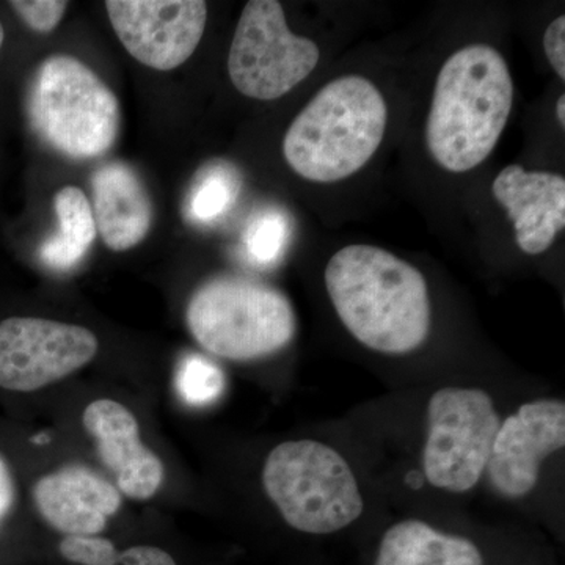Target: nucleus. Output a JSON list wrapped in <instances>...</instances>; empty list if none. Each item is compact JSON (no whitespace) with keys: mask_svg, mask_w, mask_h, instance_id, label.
I'll use <instances>...</instances> for the list:
<instances>
[{"mask_svg":"<svg viewBox=\"0 0 565 565\" xmlns=\"http://www.w3.org/2000/svg\"><path fill=\"white\" fill-rule=\"evenodd\" d=\"M327 294L344 329L370 351L407 355L433 329V302L422 270L374 245H348L323 273Z\"/></svg>","mask_w":565,"mask_h":565,"instance_id":"f257e3e1","label":"nucleus"},{"mask_svg":"<svg viewBox=\"0 0 565 565\" xmlns=\"http://www.w3.org/2000/svg\"><path fill=\"white\" fill-rule=\"evenodd\" d=\"M514 104V81L489 44L455 52L435 82L426 122L427 150L451 173H467L492 154Z\"/></svg>","mask_w":565,"mask_h":565,"instance_id":"f03ea898","label":"nucleus"},{"mask_svg":"<svg viewBox=\"0 0 565 565\" xmlns=\"http://www.w3.org/2000/svg\"><path fill=\"white\" fill-rule=\"evenodd\" d=\"M388 107L374 82L338 77L316 93L282 139L292 172L311 182H338L360 172L381 148Z\"/></svg>","mask_w":565,"mask_h":565,"instance_id":"7ed1b4c3","label":"nucleus"},{"mask_svg":"<svg viewBox=\"0 0 565 565\" xmlns=\"http://www.w3.org/2000/svg\"><path fill=\"white\" fill-rule=\"evenodd\" d=\"M33 132L73 161H92L114 148L120 132L117 95L79 58L55 54L33 74L28 95Z\"/></svg>","mask_w":565,"mask_h":565,"instance_id":"20e7f679","label":"nucleus"},{"mask_svg":"<svg viewBox=\"0 0 565 565\" xmlns=\"http://www.w3.org/2000/svg\"><path fill=\"white\" fill-rule=\"evenodd\" d=\"M262 478L270 503L299 533H341L363 515L364 498L351 463L323 441L299 438L275 446Z\"/></svg>","mask_w":565,"mask_h":565,"instance_id":"39448f33","label":"nucleus"},{"mask_svg":"<svg viewBox=\"0 0 565 565\" xmlns=\"http://www.w3.org/2000/svg\"><path fill=\"white\" fill-rule=\"evenodd\" d=\"M185 321L204 351L234 362L274 355L297 332L291 300L274 286L239 275H218L199 286Z\"/></svg>","mask_w":565,"mask_h":565,"instance_id":"423d86ee","label":"nucleus"},{"mask_svg":"<svg viewBox=\"0 0 565 565\" xmlns=\"http://www.w3.org/2000/svg\"><path fill=\"white\" fill-rule=\"evenodd\" d=\"M501 416L492 394L479 386L435 390L426 405L423 476L435 490L467 494L481 484Z\"/></svg>","mask_w":565,"mask_h":565,"instance_id":"0eeeda50","label":"nucleus"},{"mask_svg":"<svg viewBox=\"0 0 565 565\" xmlns=\"http://www.w3.org/2000/svg\"><path fill=\"white\" fill-rule=\"evenodd\" d=\"M319 58L318 44L288 28L280 2L250 0L230 46V79L241 95L274 102L307 79Z\"/></svg>","mask_w":565,"mask_h":565,"instance_id":"6e6552de","label":"nucleus"},{"mask_svg":"<svg viewBox=\"0 0 565 565\" xmlns=\"http://www.w3.org/2000/svg\"><path fill=\"white\" fill-rule=\"evenodd\" d=\"M98 349V338L85 327L41 318L3 319L0 386L36 392L90 363Z\"/></svg>","mask_w":565,"mask_h":565,"instance_id":"1a4fd4ad","label":"nucleus"},{"mask_svg":"<svg viewBox=\"0 0 565 565\" xmlns=\"http://www.w3.org/2000/svg\"><path fill=\"white\" fill-rule=\"evenodd\" d=\"M564 446V399L526 401L501 419L484 478L498 497L523 500L537 487L545 460Z\"/></svg>","mask_w":565,"mask_h":565,"instance_id":"9d476101","label":"nucleus"},{"mask_svg":"<svg viewBox=\"0 0 565 565\" xmlns=\"http://www.w3.org/2000/svg\"><path fill=\"white\" fill-rule=\"evenodd\" d=\"M106 11L125 50L156 71L184 65L207 22L202 0H107Z\"/></svg>","mask_w":565,"mask_h":565,"instance_id":"9b49d317","label":"nucleus"},{"mask_svg":"<svg viewBox=\"0 0 565 565\" xmlns=\"http://www.w3.org/2000/svg\"><path fill=\"white\" fill-rule=\"evenodd\" d=\"M82 422L126 497L148 500L158 492L166 470L161 459L141 444L139 422L128 407L111 399L93 401Z\"/></svg>","mask_w":565,"mask_h":565,"instance_id":"f8f14e48","label":"nucleus"},{"mask_svg":"<svg viewBox=\"0 0 565 565\" xmlns=\"http://www.w3.org/2000/svg\"><path fill=\"white\" fill-rule=\"evenodd\" d=\"M493 196L514 222L515 241L526 255H542L565 226V178L550 172H526L508 166L498 173Z\"/></svg>","mask_w":565,"mask_h":565,"instance_id":"ddd939ff","label":"nucleus"},{"mask_svg":"<svg viewBox=\"0 0 565 565\" xmlns=\"http://www.w3.org/2000/svg\"><path fill=\"white\" fill-rule=\"evenodd\" d=\"M33 498L41 516L66 535L103 533L121 505V494L109 481L79 465L43 476Z\"/></svg>","mask_w":565,"mask_h":565,"instance_id":"4468645a","label":"nucleus"},{"mask_svg":"<svg viewBox=\"0 0 565 565\" xmlns=\"http://www.w3.org/2000/svg\"><path fill=\"white\" fill-rule=\"evenodd\" d=\"M93 217L111 252L143 243L152 226V202L139 174L128 163L111 161L92 177Z\"/></svg>","mask_w":565,"mask_h":565,"instance_id":"2eb2a0df","label":"nucleus"},{"mask_svg":"<svg viewBox=\"0 0 565 565\" xmlns=\"http://www.w3.org/2000/svg\"><path fill=\"white\" fill-rule=\"evenodd\" d=\"M373 565H486L471 539L445 533L419 519L393 523L382 534Z\"/></svg>","mask_w":565,"mask_h":565,"instance_id":"dca6fc26","label":"nucleus"},{"mask_svg":"<svg viewBox=\"0 0 565 565\" xmlns=\"http://www.w3.org/2000/svg\"><path fill=\"white\" fill-rule=\"evenodd\" d=\"M54 211L57 232L40 245L39 258L54 273H70L87 256L98 230L90 200L77 185H65L55 193Z\"/></svg>","mask_w":565,"mask_h":565,"instance_id":"f3484780","label":"nucleus"},{"mask_svg":"<svg viewBox=\"0 0 565 565\" xmlns=\"http://www.w3.org/2000/svg\"><path fill=\"white\" fill-rule=\"evenodd\" d=\"M237 173L225 163L207 167L196 178L188 200V214L196 223H211L232 210L239 193Z\"/></svg>","mask_w":565,"mask_h":565,"instance_id":"a211bd4d","label":"nucleus"},{"mask_svg":"<svg viewBox=\"0 0 565 565\" xmlns=\"http://www.w3.org/2000/svg\"><path fill=\"white\" fill-rule=\"evenodd\" d=\"M174 384L185 404L191 407H207L221 399L226 379L217 363L202 353L191 352L178 363Z\"/></svg>","mask_w":565,"mask_h":565,"instance_id":"6ab92c4d","label":"nucleus"},{"mask_svg":"<svg viewBox=\"0 0 565 565\" xmlns=\"http://www.w3.org/2000/svg\"><path fill=\"white\" fill-rule=\"evenodd\" d=\"M291 237V222L280 210H266L256 215L244 234L248 258L258 266H274L282 258Z\"/></svg>","mask_w":565,"mask_h":565,"instance_id":"aec40b11","label":"nucleus"},{"mask_svg":"<svg viewBox=\"0 0 565 565\" xmlns=\"http://www.w3.org/2000/svg\"><path fill=\"white\" fill-rule=\"evenodd\" d=\"M9 6L31 31L51 33L61 24L70 3L63 0H13Z\"/></svg>","mask_w":565,"mask_h":565,"instance_id":"412c9836","label":"nucleus"},{"mask_svg":"<svg viewBox=\"0 0 565 565\" xmlns=\"http://www.w3.org/2000/svg\"><path fill=\"white\" fill-rule=\"evenodd\" d=\"M61 553L70 563L107 565L118 552L109 539L95 537V535H66L61 542Z\"/></svg>","mask_w":565,"mask_h":565,"instance_id":"4be33fe9","label":"nucleus"},{"mask_svg":"<svg viewBox=\"0 0 565 565\" xmlns=\"http://www.w3.org/2000/svg\"><path fill=\"white\" fill-rule=\"evenodd\" d=\"M544 50L550 65L561 81H565V17L561 14L546 28Z\"/></svg>","mask_w":565,"mask_h":565,"instance_id":"5701e85b","label":"nucleus"},{"mask_svg":"<svg viewBox=\"0 0 565 565\" xmlns=\"http://www.w3.org/2000/svg\"><path fill=\"white\" fill-rule=\"evenodd\" d=\"M107 565H177L172 556L158 546H132L117 556Z\"/></svg>","mask_w":565,"mask_h":565,"instance_id":"b1692460","label":"nucleus"},{"mask_svg":"<svg viewBox=\"0 0 565 565\" xmlns=\"http://www.w3.org/2000/svg\"><path fill=\"white\" fill-rule=\"evenodd\" d=\"M14 481L9 465L0 457V523L10 514L14 504Z\"/></svg>","mask_w":565,"mask_h":565,"instance_id":"393cba45","label":"nucleus"},{"mask_svg":"<svg viewBox=\"0 0 565 565\" xmlns=\"http://www.w3.org/2000/svg\"><path fill=\"white\" fill-rule=\"evenodd\" d=\"M556 115L557 121L561 122V126L565 128V96H561L559 102H557L556 106Z\"/></svg>","mask_w":565,"mask_h":565,"instance_id":"a878e982","label":"nucleus"},{"mask_svg":"<svg viewBox=\"0 0 565 565\" xmlns=\"http://www.w3.org/2000/svg\"><path fill=\"white\" fill-rule=\"evenodd\" d=\"M3 41H6V29H3L2 21H0V51H2Z\"/></svg>","mask_w":565,"mask_h":565,"instance_id":"bb28decb","label":"nucleus"}]
</instances>
